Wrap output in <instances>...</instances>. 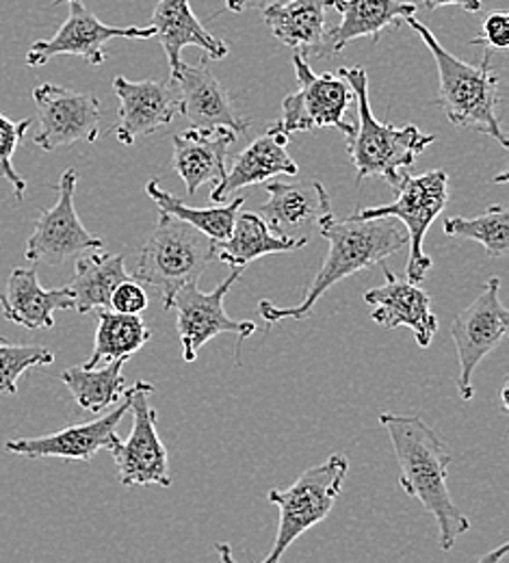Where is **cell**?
<instances>
[{
    "instance_id": "1",
    "label": "cell",
    "mask_w": 509,
    "mask_h": 563,
    "mask_svg": "<svg viewBox=\"0 0 509 563\" xmlns=\"http://www.w3.org/2000/svg\"><path fill=\"white\" fill-rule=\"evenodd\" d=\"M319 234L328 241V254L308 284L301 301L291 308L276 306L269 299L258 301V312L267 325L280 321H303L312 314L314 303L341 280L384 265V261L408 245V232L390 217L384 219H358L354 212L347 219H339L332 205L317 219Z\"/></svg>"
},
{
    "instance_id": "2",
    "label": "cell",
    "mask_w": 509,
    "mask_h": 563,
    "mask_svg": "<svg viewBox=\"0 0 509 563\" xmlns=\"http://www.w3.org/2000/svg\"><path fill=\"white\" fill-rule=\"evenodd\" d=\"M379 424L386 429L395 457L399 462V486L417 498L438 525V544L451 551L464 533L471 531V520L453 503L446 477L451 455L436 431L421 417H403L395 412L379 415Z\"/></svg>"
},
{
    "instance_id": "3",
    "label": "cell",
    "mask_w": 509,
    "mask_h": 563,
    "mask_svg": "<svg viewBox=\"0 0 509 563\" xmlns=\"http://www.w3.org/2000/svg\"><path fill=\"white\" fill-rule=\"evenodd\" d=\"M403 22L421 35V40L425 42L436 62L440 78L436 104L442 107L449 122L462 129L477 131L508 147V135L501 129L497 115V109L501 104V80L499 74L490 66L493 51H486L484 62L479 66H471L451 55L438 42L436 35L414 15L406 18Z\"/></svg>"
},
{
    "instance_id": "4",
    "label": "cell",
    "mask_w": 509,
    "mask_h": 563,
    "mask_svg": "<svg viewBox=\"0 0 509 563\" xmlns=\"http://www.w3.org/2000/svg\"><path fill=\"white\" fill-rule=\"evenodd\" d=\"M341 78L347 80L356 96L358 122L354 124V133L347 137V152L352 165L356 167V187L366 178H384L390 187H395L401 178V169L412 167L417 156L434 143V135L421 133L419 126H392L384 124L373 115L370 98H368V76L361 66L341 68Z\"/></svg>"
},
{
    "instance_id": "5",
    "label": "cell",
    "mask_w": 509,
    "mask_h": 563,
    "mask_svg": "<svg viewBox=\"0 0 509 563\" xmlns=\"http://www.w3.org/2000/svg\"><path fill=\"white\" fill-rule=\"evenodd\" d=\"M219 245L189 223L161 212L137 261L135 280L147 286L169 310L171 297L187 284H198L218 261Z\"/></svg>"
},
{
    "instance_id": "6",
    "label": "cell",
    "mask_w": 509,
    "mask_h": 563,
    "mask_svg": "<svg viewBox=\"0 0 509 563\" xmlns=\"http://www.w3.org/2000/svg\"><path fill=\"white\" fill-rule=\"evenodd\" d=\"M347 473L350 460L334 453L323 464L306 468L289 488L269 490V503L280 509V520L272 551L258 563L283 562L295 540L330 516Z\"/></svg>"
},
{
    "instance_id": "7",
    "label": "cell",
    "mask_w": 509,
    "mask_h": 563,
    "mask_svg": "<svg viewBox=\"0 0 509 563\" xmlns=\"http://www.w3.org/2000/svg\"><path fill=\"white\" fill-rule=\"evenodd\" d=\"M397 200L384 207H370L354 211L358 219H399L408 232V267L406 280L423 282L428 272L434 267L430 254H425V236L434 225L438 214L444 211L449 202V174L444 169H432L421 176L401 174L395 185Z\"/></svg>"
},
{
    "instance_id": "8",
    "label": "cell",
    "mask_w": 509,
    "mask_h": 563,
    "mask_svg": "<svg viewBox=\"0 0 509 563\" xmlns=\"http://www.w3.org/2000/svg\"><path fill=\"white\" fill-rule=\"evenodd\" d=\"M297 91L283 100V118L274 124L280 133H306L317 129H336L345 137L354 133L347 111L356 104V96L345 78L330 71L314 74L306 57L292 55Z\"/></svg>"
},
{
    "instance_id": "9",
    "label": "cell",
    "mask_w": 509,
    "mask_h": 563,
    "mask_svg": "<svg viewBox=\"0 0 509 563\" xmlns=\"http://www.w3.org/2000/svg\"><path fill=\"white\" fill-rule=\"evenodd\" d=\"M243 269H230V276L218 288L204 292L198 284H187L176 290L171 297L169 310H176V328L182 345V360L191 364L198 360L200 350L215 336L234 334L236 336V364H241L239 352L245 339L258 332L254 321H236L228 317L223 299L230 288L241 278Z\"/></svg>"
},
{
    "instance_id": "10",
    "label": "cell",
    "mask_w": 509,
    "mask_h": 563,
    "mask_svg": "<svg viewBox=\"0 0 509 563\" xmlns=\"http://www.w3.org/2000/svg\"><path fill=\"white\" fill-rule=\"evenodd\" d=\"M509 334V312L501 301V280L490 278L471 306L451 321V339L457 352V390L464 401L475 397V368L495 352Z\"/></svg>"
},
{
    "instance_id": "11",
    "label": "cell",
    "mask_w": 509,
    "mask_h": 563,
    "mask_svg": "<svg viewBox=\"0 0 509 563\" xmlns=\"http://www.w3.org/2000/svg\"><path fill=\"white\" fill-rule=\"evenodd\" d=\"M68 4V18L59 26V31L51 40L35 42L26 53L29 68H42L51 59L62 55L82 57L91 68H100L107 64L104 44L124 37V40H150L154 37L152 26H109L100 22V18L87 9L82 0H55L53 4Z\"/></svg>"
},
{
    "instance_id": "12",
    "label": "cell",
    "mask_w": 509,
    "mask_h": 563,
    "mask_svg": "<svg viewBox=\"0 0 509 563\" xmlns=\"http://www.w3.org/2000/svg\"><path fill=\"white\" fill-rule=\"evenodd\" d=\"M76 183L78 174L74 167H68L57 185V205L37 214L35 230L29 236L24 250L26 261L35 265L46 263L51 267H59L70 258L102 250V239L87 232V228L78 219V212L74 207Z\"/></svg>"
},
{
    "instance_id": "13",
    "label": "cell",
    "mask_w": 509,
    "mask_h": 563,
    "mask_svg": "<svg viewBox=\"0 0 509 563\" xmlns=\"http://www.w3.org/2000/svg\"><path fill=\"white\" fill-rule=\"evenodd\" d=\"M154 393L150 382H137V388L131 399L133 427L129 440H120L118 446L111 449L115 460L120 482L126 488L137 486H171L169 475V455L156 429V410L150 408L147 397Z\"/></svg>"
},
{
    "instance_id": "14",
    "label": "cell",
    "mask_w": 509,
    "mask_h": 563,
    "mask_svg": "<svg viewBox=\"0 0 509 563\" xmlns=\"http://www.w3.org/2000/svg\"><path fill=\"white\" fill-rule=\"evenodd\" d=\"M33 100L40 122L35 145L44 152H55L76 141L98 140L102 111L93 93L44 82L33 89Z\"/></svg>"
},
{
    "instance_id": "15",
    "label": "cell",
    "mask_w": 509,
    "mask_h": 563,
    "mask_svg": "<svg viewBox=\"0 0 509 563\" xmlns=\"http://www.w3.org/2000/svg\"><path fill=\"white\" fill-rule=\"evenodd\" d=\"M137 388V382L126 388L122 404L104 417L93 421L70 424L62 431L37 435V438H15L7 440L4 449L13 455L24 457H59V460H74V462H91L100 451H111L118 446V424L131 412V399Z\"/></svg>"
},
{
    "instance_id": "16",
    "label": "cell",
    "mask_w": 509,
    "mask_h": 563,
    "mask_svg": "<svg viewBox=\"0 0 509 563\" xmlns=\"http://www.w3.org/2000/svg\"><path fill=\"white\" fill-rule=\"evenodd\" d=\"M381 272L386 278L384 284L364 292V301L373 308L370 319L386 330H412L419 347L428 350L438 330V319L432 312L430 292L414 282L395 276L384 265Z\"/></svg>"
},
{
    "instance_id": "17",
    "label": "cell",
    "mask_w": 509,
    "mask_h": 563,
    "mask_svg": "<svg viewBox=\"0 0 509 563\" xmlns=\"http://www.w3.org/2000/svg\"><path fill=\"white\" fill-rule=\"evenodd\" d=\"M171 85L180 98V113L193 129H230L236 135L250 131V120L239 115L228 89L221 85L207 59L196 66L180 64L171 74Z\"/></svg>"
},
{
    "instance_id": "18",
    "label": "cell",
    "mask_w": 509,
    "mask_h": 563,
    "mask_svg": "<svg viewBox=\"0 0 509 563\" xmlns=\"http://www.w3.org/2000/svg\"><path fill=\"white\" fill-rule=\"evenodd\" d=\"M113 89L120 98L115 137L122 145H133L140 137L167 129L180 115V98L171 80H129L118 76Z\"/></svg>"
},
{
    "instance_id": "19",
    "label": "cell",
    "mask_w": 509,
    "mask_h": 563,
    "mask_svg": "<svg viewBox=\"0 0 509 563\" xmlns=\"http://www.w3.org/2000/svg\"><path fill=\"white\" fill-rule=\"evenodd\" d=\"M236 133L230 129H189L174 137V169L185 180L187 196L204 185L218 187L228 174V150Z\"/></svg>"
},
{
    "instance_id": "20",
    "label": "cell",
    "mask_w": 509,
    "mask_h": 563,
    "mask_svg": "<svg viewBox=\"0 0 509 563\" xmlns=\"http://www.w3.org/2000/svg\"><path fill=\"white\" fill-rule=\"evenodd\" d=\"M2 317L26 330H53L55 312L74 310L70 290L44 288L37 278V269H13L7 278L4 292H0Z\"/></svg>"
},
{
    "instance_id": "21",
    "label": "cell",
    "mask_w": 509,
    "mask_h": 563,
    "mask_svg": "<svg viewBox=\"0 0 509 563\" xmlns=\"http://www.w3.org/2000/svg\"><path fill=\"white\" fill-rule=\"evenodd\" d=\"M289 135L272 126L265 135L252 141L232 163L223 183L213 187L211 202L221 205L230 194L241 191L252 185H263L274 176H297L299 167L292 161L289 150Z\"/></svg>"
},
{
    "instance_id": "22",
    "label": "cell",
    "mask_w": 509,
    "mask_h": 563,
    "mask_svg": "<svg viewBox=\"0 0 509 563\" xmlns=\"http://www.w3.org/2000/svg\"><path fill=\"white\" fill-rule=\"evenodd\" d=\"M328 0H285L263 11L272 35L301 57H330Z\"/></svg>"
},
{
    "instance_id": "23",
    "label": "cell",
    "mask_w": 509,
    "mask_h": 563,
    "mask_svg": "<svg viewBox=\"0 0 509 563\" xmlns=\"http://www.w3.org/2000/svg\"><path fill=\"white\" fill-rule=\"evenodd\" d=\"M152 29L167 55L171 74L180 68V53L187 46H198L209 59L215 62L228 55V46L204 29V24L191 11L189 0H158L152 13Z\"/></svg>"
},
{
    "instance_id": "24",
    "label": "cell",
    "mask_w": 509,
    "mask_h": 563,
    "mask_svg": "<svg viewBox=\"0 0 509 563\" xmlns=\"http://www.w3.org/2000/svg\"><path fill=\"white\" fill-rule=\"evenodd\" d=\"M328 9L341 13V22L330 31V55H341L354 40H379L381 31L417 15L419 7L406 0H332Z\"/></svg>"
},
{
    "instance_id": "25",
    "label": "cell",
    "mask_w": 509,
    "mask_h": 563,
    "mask_svg": "<svg viewBox=\"0 0 509 563\" xmlns=\"http://www.w3.org/2000/svg\"><path fill=\"white\" fill-rule=\"evenodd\" d=\"M269 202L261 209V217L272 228V232L292 239L299 236L301 230L317 225L319 214L332 205L330 194L325 191L321 180H312L310 185H291V183H269Z\"/></svg>"
},
{
    "instance_id": "26",
    "label": "cell",
    "mask_w": 509,
    "mask_h": 563,
    "mask_svg": "<svg viewBox=\"0 0 509 563\" xmlns=\"http://www.w3.org/2000/svg\"><path fill=\"white\" fill-rule=\"evenodd\" d=\"M308 245V239L280 236L272 232L265 219L258 212L239 211L234 219L232 234L219 243L218 261L230 269H245L254 261L272 254H285L301 250Z\"/></svg>"
},
{
    "instance_id": "27",
    "label": "cell",
    "mask_w": 509,
    "mask_h": 563,
    "mask_svg": "<svg viewBox=\"0 0 509 563\" xmlns=\"http://www.w3.org/2000/svg\"><path fill=\"white\" fill-rule=\"evenodd\" d=\"M124 280H129L124 258L120 254L96 250L76 261L73 282L66 288L70 290L74 310L89 314L96 310H111V297Z\"/></svg>"
},
{
    "instance_id": "28",
    "label": "cell",
    "mask_w": 509,
    "mask_h": 563,
    "mask_svg": "<svg viewBox=\"0 0 509 563\" xmlns=\"http://www.w3.org/2000/svg\"><path fill=\"white\" fill-rule=\"evenodd\" d=\"M96 343L91 357L82 362L85 368H96L113 360H129L142 347H146L147 341L152 339V332L142 314H122L113 310H96Z\"/></svg>"
},
{
    "instance_id": "29",
    "label": "cell",
    "mask_w": 509,
    "mask_h": 563,
    "mask_svg": "<svg viewBox=\"0 0 509 563\" xmlns=\"http://www.w3.org/2000/svg\"><path fill=\"white\" fill-rule=\"evenodd\" d=\"M126 360H113L107 362L102 368H85L73 366L62 373V382L68 386L74 401L91 412V415H102L109 410L113 404H118L124 393H126V379L122 375Z\"/></svg>"
},
{
    "instance_id": "30",
    "label": "cell",
    "mask_w": 509,
    "mask_h": 563,
    "mask_svg": "<svg viewBox=\"0 0 509 563\" xmlns=\"http://www.w3.org/2000/svg\"><path fill=\"white\" fill-rule=\"evenodd\" d=\"M146 194L158 207V212H167V214L189 223L198 232L213 239L218 245L232 234L234 219L245 205V198H236V200H232V205H223V207L215 205V207H209V209H196V207L185 205L182 200H178L169 191H165L156 180L147 183Z\"/></svg>"
},
{
    "instance_id": "31",
    "label": "cell",
    "mask_w": 509,
    "mask_h": 563,
    "mask_svg": "<svg viewBox=\"0 0 509 563\" xmlns=\"http://www.w3.org/2000/svg\"><path fill=\"white\" fill-rule=\"evenodd\" d=\"M444 234L455 239H471L484 245L488 256L504 258L509 252V214L504 205L488 207L484 214L449 217L444 219Z\"/></svg>"
},
{
    "instance_id": "32",
    "label": "cell",
    "mask_w": 509,
    "mask_h": 563,
    "mask_svg": "<svg viewBox=\"0 0 509 563\" xmlns=\"http://www.w3.org/2000/svg\"><path fill=\"white\" fill-rule=\"evenodd\" d=\"M55 353L42 345H13L0 341V393L18 395V379L37 366H51Z\"/></svg>"
},
{
    "instance_id": "33",
    "label": "cell",
    "mask_w": 509,
    "mask_h": 563,
    "mask_svg": "<svg viewBox=\"0 0 509 563\" xmlns=\"http://www.w3.org/2000/svg\"><path fill=\"white\" fill-rule=\"evenodd\" d=\"M31 124H33L31 118L13 122L0 113V176L13 187V196L20 202L24 200V194H26V180L15 172L13 154L24 140L26 131L31 129Z\"/></svg>"
},
{
    "instance_id": "34",
    "label": "cell",
    "mask_w": 509,
    "mask_h": 563,
    "mask_svg": "<svg viewBox=\"0 0 509 563\" xmlns=\"http://www.w3.org/2000/svg\"><path fill=\"white\" fill-rule=\"evenodd\" d=\"M147 303V288L137 280L122 282L111 297V310L122 314H142L146 312Z\"/></svg>"
},
{
    "instance_id": "35",
    "label": "cell",
    "mask_w": 509,
    "mask_h": 563,
    "mask_svg": "<svg viewBox=\"0 0 509 563\" xmlns=\"http://www.w3.org/2000/svg\"><path fill=\"white\" fill-rule=\"evenodd\" d=\"M473 46L484 44L486 51H508L509 48V15L506 11L490 13L484 24L482 33L471 42Z\"/></svg>"
},
{
    "instance_id": "36",
    "label": "cell",
    "mask_w": 509,
    "mask_h": 563,
    "mask_svg": "<svg viewBox=\"0 0 509 563\" xmlns=\"http://www.w3.org/2000/svg\"><path fill=\"white\" fill-rule=\"evenodd\" d=\"M449 4L462 7L464 11H471V13H477L484 7L482 0H423V7L428 11H434V9H440V7H449Z\"/></svg>"
},
{
    "instance_id": "37",
    "label": "cell",
    "mask_w": 509,
    "mask_h": 563,
    "mask_svg": "<svg viewBox=\"0 0 509 563\" xmlns=\"http://www.w3.org/2000/svg\"><path fill=\"white\" fill-rule=\"evenodd\" d=\"M278 2H285V0H225V7L234 13H243V11H250V9H258V11H265Z\"/></svg>"
},
{
    "instance_id": "38",
    "label": "cell",
    "mask_w": 509,
    "mask_h": 563,
    "mask_svg": "<svg viewBox=\"0 0 509 563\" xmlns=\"http://www.w3.org/2000/svg\"><path fill=\"white\" fill-rule=\"evenodd\" d=\"M215 551H218L221 563H236L234 562V558H232V549H230V544H225V542H218V544H215Z\"/></svg>"
},
{
    "instance_id": "39",
    "label": "cell",
    "mask_w": 509,
    "mask_h": 563,
    "mask_svg": "<svg viewBox=\"0 0 509 563\" xmlns=\"http://www.w3.org/2000/svg\"><path fill=\"white\" fill-rule=\"evenodd\" d=\"M506 553H508V544H501V547H499V549H497V551H495V553H490V555H486V558H484V560H482V562H479V563L501 562V560H504V555H506Z\"/></svg>"
},
{
    "instance_id": "40",
    "label": "cell",
    "mask_w": 509,
    "mask_h": 563,
    "mask_svg": "<svg viewBox=\"0 0 509 563\" xmlns=\"http://www.w3.org/2000/svg\"><path fill=\"white\" fill-rule=\"evenodd\" d=\"M501 406H504V410L508 412V379H506V384H504V390H501Z\"/></svg>"
},
{
    "instance_id": "41",
    "label": "cell",
    "mask_w": 509,
    "mask_h": 563,
    "mask_svg": "<svg viewBox=\"0 0 509 563\" xmlns=\"http://www.w3.org/2000/svg\"><path fill=\"white\" fill-rule=\"evenodd\" d=\"M330 2H332V0H328V7H330Z\"/></svg>"
}]
</instances>
